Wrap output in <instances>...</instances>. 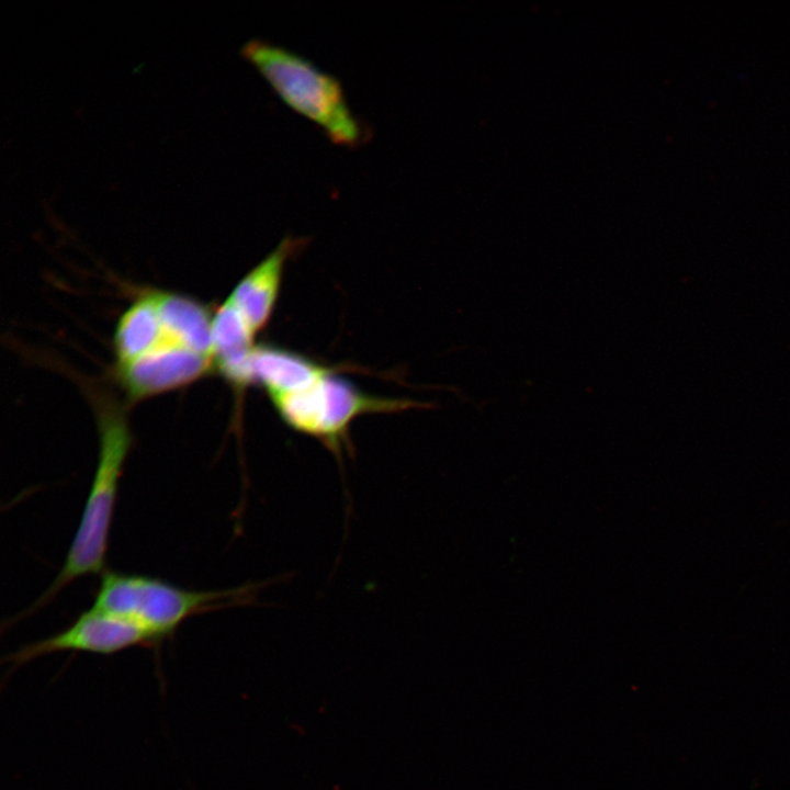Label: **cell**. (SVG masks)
Listing matches in <instances>:
<instances>
[{"label":"cell","mask_w":790,"mask_h":790,"mask_svg":"<svg viewBox=\"0 0 790 790\" xmlns=\"http://www.w3.org/2000/svg\"><path fill=\"white\" fill-rule=\"evenodd\" d=\"M100 406L97 465L80 522L57 576L23 616L50 602L74 580L104 572L120 479L133 437L125 414L117 406L106 402Z\"/></svg>","instance_id":"obj_1"},{"label":"cell","mask_w":790,"mask_h":790,"mask_svg":"<svg viewBox=\"0 0 790 790\" xmlns=\"http://www.w3.org/2000/svg\"><path fill=\"white\" fill-rule=\"evenodd\" d=\"M257 589L193 590L157 577L104 571L92 607L135 624L157 643L193 616L250 602Z\"/></svg>","instance_id":"obj_2"},{"label":"cell","mask_w":790,"mask_h":790,"mask_svg":"<svg viewBox=\"0 0 790 790\" xmlns=\"http://www.w3.org/2000/svg\"><path fill=\"white\" fill-rule=\"evenodd\" d=\"M241 54L287 106L318 125L334 144H361L366 132L336 77L290 49L258 38L246 43Z\"/></svg>","instance_id":"obj_3"},{"label":"cell","mask_w":790,"mask_h":790,"mask_svg":"<svg viewBox=\"0 0 790 790\" xmlns=\"http://www.w3.org/2000/svg\"><path fill=\"white\" fill-rule=\"evenodd\" d=\"M338 372L324 376L303 391L270 397L289 428L318 440L338 460L352 450L349 429L357 417L420 406V403L409 399L364 393Z\"/></svg>","instance_id":"obj_4"},{"label":"cell","mask_w":790,"mask_h":790,"mask_svg":"<svg viewBox=\"0 0 790 790\" xmlns=\"http://www.w3.org/2000/svg\"><path fill=\"white\" fill-rule=\"evenodd\" d=\"M155 642L135 624L91 607L65 630L32 642L8 654L3 662L14 670L38 657L66 651L111 655Z\"/></svg>","instance_id":"obj_5"},{"label":"cell","mask_w":790,"mask_h":790,"mask_svg":"<svg viewBox=\"0 0 790 790\" xmlns=\"http://www.w3.org/2000/svg\"><path fill=\"white\" fill-rule=\"evenodd\" d=\"M113 370L129 404L181 388L215 373L212 356L174 343L159 345L137 360Z\"/></svg>","instance_id":"obj_6"},{"label":"cell","mask_w":790,"mask_h":790,"mask_svg":"<svg viewBox=\"0 0 790 790\" xmlns=\"http://www.w3.org/2000/svg\"><path fill=\"white\" fill-rule=\"evenodd\" d=\"M305 239L285 237L235 285L227 301L258 335L269 324L281 289L284 267Z\"/></svg>","instance_id":"obj_7"},{"label":"cell","mask_w":790,"mask_h":790,"mask_svg":"<svg viewBox=\"0 0 790 790\" xmlns=\"http://www.w3.org/2000/svg\"><path fill=\"white\" fill-rule=\"evenodd\" d=\"M251 366L253 385L261 386L269 397L303 391L324 376L340 371L271 343L256 346Z\"/></svg>","instance_id":"obj_8"},{"label":"cell","mask_w":790,"mask_h":790,"mask_svg":"<svg viewBox=\"0 0 790 790\" xmlns=\"http://www.w3.org/2000/svg\"><path fill=\"white\" fill-rule=\"evenodd\" d=\"M159 290L138 293L120 316L113 335L114 369L145 354L161 334Z\"/></svg>","instance_id":"obj_9"}]
</instances>
